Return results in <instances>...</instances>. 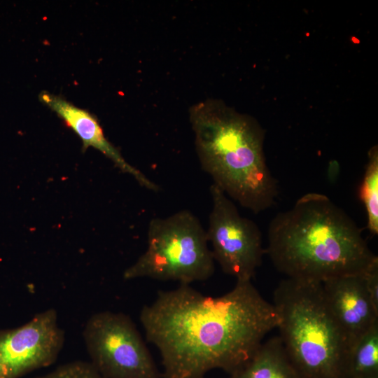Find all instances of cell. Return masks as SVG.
<instances>
[{
  "mask_svg": "<svg viewBox=\"0 0 378 378\" xmlns=\"http://www.w3.org/2000/svg\"><path fill=\"white\" fill-rule=\"evenodd\" d=\"M146 340L158 349L162 378H202L220 369L229 374L246 363L277 328L280 316L251 280H238L217 297L190 284L159 290L139 314Z\"/></svg>",
  "mask_w": 378,
  "mask_h": 378,
  "instance_id": "cell-1",
  "label": "cell"
},
{
  "mask_svg": "<svg viewBox=\"0 0 378 378\" xmlns=\"http://www.w3.org/2000/svg\"><path fill=\"white\" fill-rule=\"evenodd\" d=\"M358 195L365 205L367 227L372 235L378 234V150L375 146L368 153V160Z\"/></svg>",
  "mask_w": 378,
  "mask_h": 378,
  "instance_id": "cell-13",
  "label": "cell"
},
{
  "mask_svg": "<svg viewBox=\"0 0 378 378\" xmlns=\"http://www.w3.org/2000/svg\"><path fill=\"white\" fill-rule=\"evenodd\" d=\"M321 284L328 308L346 338L349 349L378 322V311L367 292L363 273L334 277Z\"/></svg>",
  "mask_w": 378,
  "mask_h": 378,
  "instance_id": "cell-9",
  "label": "cell"
},
{
  "mask_svg": "<svg viewBox=\"0 0 378 378\" xmlns=\"http://www.w3.org/2000/svg\"><path fill=\"white\" fill-rule=\"evenodd\" d=\"M65 343L57 311L50 308L13 328L0 330V378H21L52 365Z\"/></svg>",
  "mask_w": 378,
  "mask_h": 378,
  "instance_id": "cell-8",
  "label": "cell"
},
{
  "mask_svg": "<svg viewBox=\"0 0 378 378\" xmlns=\"http://www.w3.org/2000/svg\"><path fill=\"white\" fill-rule=\"evenodd\" d=\"M210 193L213 205L206 232L213 258L224 273L237 281L251 280L265 253L261 232L214 183Z\"/></svg>",
  "mask_w": 378,
  "mask_h": 378,
  "instance_id": "cell-7",
  "label": "cell"
},
{
  "mask_svg": "<svg viewBox=\"0 0 378 378\" xmlns=\"http://www.w3.org/2000/svg\"><path fill=\"white\" fill-rule=\"evenodd\" d=\"M35 378H102L89 361L75 360Z\"/></svg>",
  "mask_w": 378,
  "mask_h": 378,
  "instance_id": "cell-14",
  "label": "cell"
},
{
  "mask_svg": "<svg viewBox=\"0 0 378 378\" xmlns=\"http://www.w3.org/2000/svg\"><path fill=\"white\" fill-rule=\"evenodd\" d=\"M363 279L370 300L378 311V260L363 273Z\"/></svg>",
  "mask_w": 378,
  "mask_h": 378,
  "instance_id": "cell-15",
  "label": "cell"
},
{
  "mask_svg": "<svg viewBox=\"0 0 378 378\" xmlns=\"http://www.w3.org/2000/svg\"><path fill=\"white\" fill-rule=\"evenodd\" d=\"M230 378H302L279 336L262 342L252 357Z\"/></svg>",
  "mask_w": 378,
  "mask_h": 378,
  "instance_id": "cell-11",
  "label": "cell"
},
{
  "mask_svg": "<svg viewBox=\"0 0 378 378\" xmlns=\"http://www.w3.org/2000/svg\"><path fill=\"white\" fill-rule=\"evenodd\" d=\"M272 303L281 318L279 336L302 378H344L348 345L321 282L287 278Z\"/></svg>",
  "mask_w": 378,
  "mask_h": 378,
  "instance_id": "cell-4",
  "label": "cell"
},
{
  "mask_svg": "<svg viewBox=\"0 0 378 378\" xmlns=\"http://www.w3.org/2000/svg\"><path fill=\"white\" fill-rule=\"evenodd\" d=\"M39 98L78 135L82 141L83 149L92 147L98 150L122 172L132 176L141 186L155 192L160 190L155 183L125 160L120 151L106 138L94 115L59 96L47 92H41Z\"/></svg>",
  "mask_w": 378,
  "mask_h": 378,
  "instance_id": "cell-10",
  "label": "cell"
},
{
  "mask_svg": "<svg viewBox=\"0 0 378 378\" xmlns=\"http://www.w3.org/2000/svg\"><path fill=\"white\" fill-rule=\"evenodd\" d=\"M82 335L89 362L102 378H162L127 314L96 312L87 320Z\"/></svg>",
  "mask_w": 378,
  "mask_h": 378,
  "instance_id": "cell-6",
  "label": "cell"
},
{
  "mask_svg": "<svg viewBox=\"0 0 378 378\" xmlns=\"http://www.w3.org/2000/svg\"><path fill=\"white\" fill-rule=\"evenodd\" d=\"M190 120L201 167L213 183L255 214L272 206L277 182L266 163L258 122L211 99L193 106Z\"/></svg>",
  "mask_w": 378,
  "mask_h": 378,
  "instance_id": "cell-3",
  "label": "cell"
},
{
  "mask_svg": "<svg viewBox=\"0 0 378 378\" xmlns=\"http://www.w3.org/2000/svg\"><path fill=\"white\" fill-rule=\"evenodd\" d=\"M214 262L201 222L191 211L181 210L150 220L146 250L124 271L122 277L190 284L209 279L214 273Z\"/></svg>",
  "mask_w": 378,
  "mask_h": 378,
  "instance_id": "cell-5",
  "label": "cell"
},
{
  "mask_svg": "<svg viewBox=\"0 0 378 378\" xmlns=\"http://www.w3.org/2000/svg\"><path fill=\"white\" fill-rule=\"evenodd\" d=\"M202 378H205V377H202Z\"/></svg>",
  "mask_w": 378,
  "mask_h": 378,
  "instance_id": "cell-17",
  "label": "cell"
},
{
  "mask_svg": "<svg viewBox=\"0 0 378 378\" xmlns=\"http://www.w3.org/2000/svg\"><path fill=\"white\" fill-rule=\"evenodd\" d=\"M378 377V322L349 348L344 378Z\"/></svg>",
  "mask_w": 378,
  "mask_h": 378,
  "instance_id": "cell-12",
  "label": "cell"
},
{
  "mask_svg": "<svg viewBox=\"0 0 378 378\" xmlns=\"http://www.w3.org/2000/svg\"><path fill=\"white\" fill-rule=\"evenodd\" d=\"M363 378H378V377H363Z\"/></svg>",
  "mask_w": 378,
  "mask_h": 378,
  "instance_id": "cell-16",
  "label": "cell"
},
{
  "mask_svg": "<svg viewBox=\"0 0 378 378\" xmlns=\"http://www.w3.org/2000/svg\"><path fill=\"white\" fill-rule=\"evenodd\" d=\"M265 253L287 278L318 282L361 274L378 260L356 223L328 197L316 192L304 195L274 217Z\"/></svg>",
  "mask_w": 378,
  "mask_h": 378,
  "instance_id": "cell-2",
  "label": "cell"
}]
</instances>
